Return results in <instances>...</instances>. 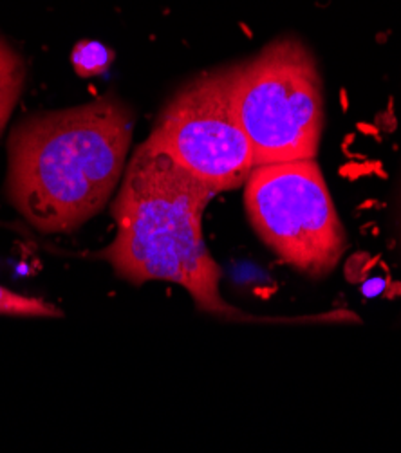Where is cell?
I'll list each match as a JSON object with an SVG mask.
<instances>
[{"mask_svg": "<svg viewBox=\"0 0 401 453\" xmlns=\"http://www.w3.org/2000/svg\"><path fill=\"white\" fill-rule=\"evenodd\" d=\"M132 130V111L114 96L20 121L8 147L12 206L43 235L78 230L123 179Z\"/></svg>", "mask_w": 401, "mask_h": 453, "instance_id": "6da1fadb", "label": "cell"}, {"mask_svg": "<svg viewBox=\"0 0 401 453\" xmlns=\"http://www.w3.org/2000/svg\"><path fill=\"white\" fill-rule=\"evenodd\" d=\"M213 196L201 179L142 143L127 163L112 204L116 237L102 258L130 284L170 282L187 289L203 312L246 319L220 296V267L203 237V215Z\"/></svg>", "mask_w": 401, "mask_h": 453, "instance_id": "7a4b0ae2", "label": "cell"}, {"mask_svg": "<svg viewBox=\"0 0 401 453\" xmlns=\"http://www.w3.org/2000/svg\"><path fill=\"white\" fill-rule=\"evenodd\" d=\"M234 104L255 166L315 159L324 128V85L313 53L281 36L235 64Z\"/></svg>", "mask_w": 401, "mask_h": 453, "instance_id": "3957f363", "label": "cell"}, {"mask_svg": "<svg viewBox=\"0 0 401 453\" xmlns=\"http://www.w3.org/2000/svg\"><path fill=\"white\" fill-rule=\"evenodd\" d=\"M257 237L288 265L326 279L347 250V234L315 159L260 165L244 183Z\"/></svg>", "mask_w": 401, "mask_h": 453, "instance_id": "277c9868", "label": "cell"}, {"mask_svg": "<svg viewBox=\"0 0 401 453\" xmlns=\"http://www.w3.org/2000/svg\"><path fill=\"white\" fill-rule=\"evenodd\" d=\"M235 65L189 80L158 114L147 143L172 157L215 194L244 187L255 168L234 104Z\"/></svg>", "mask_w": 401, "mask_h": 453, "instance_id": "5b68a950", "label": "cell"}, {"mask_svg": "<svg viewBox=\"0 0 401 453\" xmlns=\"http://www.w3.org/2000/svg\"><path fill=\"white\" fill-rule=\"evenodd\" d=\"M26 83V64L0 36V134L10 121Z\"/></svg>", "mask_w": 401, "mask_h": 453, "instance_id": "8992f818", "label": "cell"}, {"mask_svg": "<svg viewBox=\"0 0 401 453\" xmlns=\"http://www.w3.org/2000/svg\"><path fill=\"white\" fill-rule=\"evenodd\" d=\"M114 60V53L102 42L83 40L74 45L71 53V64L78 76H98L109 69Z\"/></svg>", "mask_w": 401, "mask_h": 453, "instance_id": "52a82bcc", "label": "cell"}, {"mask_svg": "<svg viewBox=\"0 0 401 453\" xmlns=\"http://www.w3.org/2000/svg\"><path fill=\"white\" fill-rule=\"evenodd\" d=\"M0 314L29 316V319H60L64 312L55 303L26 296L0 286Z\"/></svg>", "mask_w": 401, "mask_h": 453, "instance_id": "ba28073f", "label": "cell"}]
</instances>
